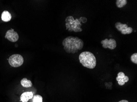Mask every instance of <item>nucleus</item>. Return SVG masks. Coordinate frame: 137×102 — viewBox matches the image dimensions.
Wrapping results in <instances>:
<instances>
[{
	"instance_id": "1",
	"label": "nucleus",
	"mask_w": 137,
	"mask_h": 102,
	"mask_svg": "<svg viewBox=\"0 0 137 102\" xmlns=\"http://www.w3.org/2000/svg\"><path fill=\"white\" fill-rule=\"evenodd\" d=\"M64 49L68 53L75 54L83 48V41L78 37L69 36L64 39L62 43Z\"/></svg>"
},
{
	"instance_id": "2",
	"label": "nucleus",
	"mask_w": 137,
	"mask_h": 102,
	"mask_svg": "<svg viewBox=\"0 0 137 102\" xmlns=\"http://www.w3.org/2000/svg\"><path fill=\"white\" fill-rule=\"evenodd\" d=\"M80 63L84 67L92 69L95 68L97 60L94 55L90 52L85 51L82 52L79 56Z\"/></svg>"
},
{
	"instance_id": "3",
	"label": "nucleus",
	"mask_w": 137,
	"mask_h": 102,
	"mask_svg": "<svg viewBox=\"0 0 137 102\" xmlns=\"http://www.w3.org/2000/svg\"><path fill=\"white\" fill-rule=\"evenodd\" d=\"M65 22L66 29L70 32L74 31L77 28H80L82 26L81 23L80 22L78 19L76 18L74 20L72 16H69L66 18Z\"/></svg>"
},
{
	"instance_id": "4",
	"label": "nucleus",
	"mask_w": 137,
	"mask_h": 102,
	"mask_svg": "<svg viewBox=\"0 0 137 102\" xmlns=\"http://www.w3.org/2000/svg\"><path fill=\"white\" fill-rule=\"evenodd\" d=\"M9 63L12 67H17L21 66L24 63V58L22 55L15 54L12 55L9 58Z\"/></svg>"
},
{
	"instance_id": "5",
	"label": "nucleus",
	"mask_w": 137,
	"mask_h": 102,
	"mask_svg": "<svg viewBox=\"0 0 137 102\" xmlns=\"http://www.w3.org/2000/svg\"><path fill=\"white\" fill-rule=\"evenodd\" d=\"M101 43L103 48L105 49L108 48L110 49H114L117 46L116 41L112 39H110L109 40L106 39L105 40H102Z\"/></svg>"
},
{
	"instance_id": "6",
	"label": "nucleus",
	"mask_w": 137,
	"mask_h": 102,
	"mask_svg": "<svg viewBox=\"0 0 137 102\" xmlns=\"http://www.w3.org/2000/svg\"><path fill=\"white\" fill-rule=\"evenodd\" d=\"M5 38L11 42H15L19 39V36L17 33L15 32L14 29H11L7 32Z\"/></svg>"
},
{
	"instance_id": "7",
	"label": "nucleus",
	"mask_w": 137,
	"mask_h": 102,
	"mask_svg": "<svg viewBox=\"0 0 137 102\" xmlns=\"http://www.w3.org/2000/svg\"><path fill=\"white\" fill-rule=\"evenodd\" d=\"M33 96V94L32 92H25L21 95L20 100L22 102H28Z\"/></svg>"
},
{
	"instance_id": "8",
	"label": "nucleus",
	"mask_w": 137,
	"mask_h": 102,
	"mask_svg": "<svg viewBox=\"0 0 137 102\" xmlns=\"http://www.w3.org/2000/svg\"><path fill=\"white\" fill-rule=\"evenodd\" d=\"M11 14L9 11H4L1 14V19L5 22L9 21L11 19Z\"/></svg>"
},
{
	"instance_id": "9",
	"label": "nucleus",
	"mask_w": 137,
	"mask_h": 102,
	"mask_svg": "<svg viewBox=\"0 0 137 102\" xmlns=\"http://www.w3.org/2000/svg\"><path fill=\"white\" fill-rule=\"evenodd\" d=\"M22 85L24 87L28 88L31 87L33 85L31 81L27 79L26 78H24L21 81Z\"/></svg>"
},
{
	"instance_id": "10",
	"label": "nucleus",
	"mask_w": 137,
	"mask_h": 102,
	"mask_svg": "<svg viewBox=\"0 0 137 102\" xmlns=\"http://www.w3.org/2000/svg\"><path fill=\"white\" fill-rule=\"evenodd\" d=\"M115 26L117 29L120 32H121L123 29H125L128 27L127 24H122L121 22H117L115 24Z\"/></svg>"
},
{
	"instance_id": "11",
	"label": "nucleus",
	"mask_w": 137,
	"mask_h": 102,
	"mask_svg": "<svg viewBox=\"0 0 137 102\" xmlns=\"http://www.w3.org/2000/svg\"><path fill=\"white\" fill-rule=\"evenodd\" d=\"M127 0H117L116 5L118 8H122L127 5Z\"/></svg>"
},
{
	"instance_id": "12",
	"label": "nucleus",
	"mask_w": 137,
	"mask_h": 102,
	"mask_svg": "<svg viewBox=\"0 0 137 102\" xmlns=\"http://www.w3.org/2000/svg\"><path fill=\"white\" fill-rule=\"evenodd\" d=\"M31 102H43V98L41 96L39 95H35L33 96Z\"/></svg>"
},
{
	"instance_id": "13",
	"label": "nucleus",
	"mask_w": 137,
	"mask_h": 102,
	"mask_svg": "<svg viewBox=\"0 0 137 102\" xmlns=\"http://www.w3.org/2000/svg\"><path fill=\"white\" fill-rule=\"evenodd\" d=\"M129 78L128 76L125 75L123 79L119 80L118 81V83L120 85L122 86L124 85L125 83L129 81Z\"/></svg>"
},
{
	"instance_id": "14",
	"label": "nucleus",
	"mask_w": 137,
	"mask_h": 102,
	"mask_svg": "<svg viewBox=\"0 0 137 102\" xmlns=\"http://www.w3.org/2000/svg\"><path fill=\"white\" fill-rule=\"evenodd\" d=\"M133 29L131 27H128L125 29H123L121 31V32L122 34H129L133 32Z\"/></svg>"
},
{
	"instance_id": "15",
	"label": "nucleus",
	"mask_w": 137,
	"mask_h": 102,
	"mask_svg": "<svg viewBox=\"0 0 137 102\" xmlns=\"http://www.w3.org/2000/svg\"><path fill=\"white\" fill-rule=\"evenodd\" d=\"M131 60L133 63L137 64V53H134L131 55Z\"/></svg>"
},
{
	"instance_id": "16",
	"label": "nucleus",
	"mask_w": 137,
	"mask_h": 102,
	"mask_svg": "<svg viewBox=\"0 0 137 102\" xmlns=\"http://www.w3.org/2000/svg\"><path fill=\"white\" fill-rule=\"evenodd\" d=\"M125 76V75L124 73L123 72H120L118 74V76L116 78L117 81H118L119 80L123 79L124 77Z\"/></svg>"
},
{
	"instance_id": "17",
	"label": "nucleus",
	"mask_w": 137,
	"mask_h": 102,
	"mask_svg": "<svg viewBox=\"0 0 137 102\" xmlns=\"http://www.w3.org/2000/svg\"><path fill=\"white\" fill-rule=\"evenodd\" d=\"M78 20L80 22H82L83 23H85L87 21V19L86 18L81 17L78 19Z\"/></svg>"
},
{
	"instance_id": "18",
	"label": "nucleus",
	"mask_w": 137,
	"mask_h": 102,
	"mask_svg": "<svg viewBox=\"0 0 137 102\" xmlns=\"http://www.w3.org/2000/svg\"><path fill=\"white\" fill-rule=\"evenodd\" d=\"M129 102V101H128V100H121V101H119V102Z\"/></svg>"
}]
</instances>
